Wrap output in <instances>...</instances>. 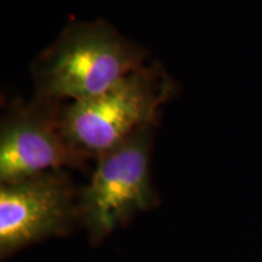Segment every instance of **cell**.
<instances>
[{
    "label": "cell",
    "instance_id": "6da1fadb",
    "mask_svg": "<svg viewBox=\"0 0 262 262\" xmlns=\"http://www.w3.org/2000/svg\"><path fill=\"white\" fill-rule=\"evenodd\" d=\"M148 51L102 19L72 22L32 64L34 98L77 102L146 64Z\"/></svg>",
    "mask_w": 262,
    "mask_h": 262
},
{
    "label": "cell",
    "instance_id": "5b68a950",
    "mask_svg": "<svg viewBox=\"0 0 262 262\" xmlns=\"http://www.w3.org/2000/svg\"><path fill=\"white\" fill-rule=\"evenodd\" d=\"M79 192L63 170L0 186V254L63 233L79 220Z\"/></svg>",
    "mask_w": 262,
    "mask_h": 262
},
{
    "label": "cell",
    "instance_id": "7a4b0ae2",
    "mask_svg": "<svg viewBox=\"0 0 262 262\" xmlns=\"http://www.w3.org/2000/svg\"><path fill=\"white\" fill-rule=\"evenodd\" d=\"M178 91V83L162 64H143L102 94L64 103L66 139L86 162L97 160L136 131L157 125L160 108Z\"/></svg>",
    "mask_w": 262,
    "mask_h": 262
},
{
    "label": "cell",
    "instance_id": "3957f363",
    "mask_svg": "<svg viewBox=\"0 0 262 262\" xmlns=\"http://www.w3.org/2000/svg\"><path fill=\"white\" fill-rule=\"evenodd\" d=\"M155 127H142L101 156L89 183L79 191V220L91 243L102 242L137 212L149 210L158 202L150 176Z\"/></svg>",
    "mask_w": 262,
    "mask_h": 262
},
{
    "label": "cell",
    "instance_id": "277c9868",
    "mask_svg": "<svg viewBox=\"0 0 262 262\" xmlns=\"http://www.w3.org/2000/svg\"><path fill=\"white\" fill-rule=\"evenodd\" d=\"M63 104L34 97L28 103L12 102L0 124V183L86 164L64 136Z\"/></svg>",
    "mask_w": 262,
    "mask_h": 262
}]
</instances>
